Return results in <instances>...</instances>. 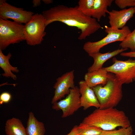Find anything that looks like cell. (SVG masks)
Segmentation results:
<instances>
[{
    "mask_svg": "<svg viewBox=\"0 0 135 135\" xmlns=\"http://www.w3.org/2000/svg\"><path fill=\"white\" fill-rule=\"evenodd\" d=\"M46 20L42 14H34L24 25V32L27 44L34 46L41 43L46 34Z\"/></svg>",
    "mask_w": 135,
    "mask_h": 135,
    "instance_id": "5",
    "label": "cell"
},
{
    "mask_svg": "<svg viewBox=\"0 0 135 135\" xmlns=\"http://www.w3.org/2000/svg\"><path fill=\"white\" fill-rule=\"evenodd\" d=\"M80 96L79 88L75 86L70 89L65 98L53 104L52 108L56 110H61L62 118L69 116L81 107Z\"/></svg>",
    "mask_w": 135,
    "mask_h": 135,
    "instance_id": "8",
    "label": "cell"
},
{
    "mask_svg": "<svg viewBox=\"0 0 135 135\" xmlns=\"http://www.w3.org/2000/svg\"><path fill=\"white\" fill-rule=\"evenodd\" d=\"M113 0H94L92 17L99 22L102 17H105L109 11L108 8L110 6Z\"/></svg>",
    "mask_w": 135,
    "mask_h": 135,
    "instance_id": "18",
    "label": "cell"
},
{
    "mask_svg": "<svg viewBox=\"0 0 135 135\" xmlns=\"http://www.w3.org/2000/svg\"><path fill=\"white\" fill-rule=\"evenodd\" d=\"M78 135H100L102 130L99 128L82 122L77 126Z\"/></svg>",
    "mask_w": 135,
    "mask_h": 135,
    "instance_id": "19",
    "label": "cell"
},
{
    "mask_svg": "<svg viewBox=\"0 0 135 135\" xmlns=\"http://www.w3.org/2000/svg\"><path fill=\"white\" fill-rule=\"evenodd\" d=\"M26 128L27 135H44L46 132L44 123L38 121L32 112L29 113Z\"/></svg>",
    "mask_w": 135,
    "mask_h": 135,
    "instance_id": "15",
    "label": "cell"
},
{
    "mask_svg": "<svg viewBox=\"0 0 135 135\" xmlns=\"http://www.w3.org/2000/svg\"><path fill=\"white\" fill-rule=\"evenodd\" d=\"M41 1L40 0H33L32 2L33 7H35L40 5L41 4Z\"/></svg>",
    "mask_w": 135,
    "mask_h": 135,
    "instance_id": "27",
    "label": "cell"
},
{
    "mask_svg": "<svg viewBox=\"0 0 135 135\" xmlns=\"http://www.w3.org/2000/svg\"><path fill=\"white\" fill-rule=\"evenodd\" d=\"M42 1L46 4H50L53 2V1L52 0H43Z\"/></svg>",
    "mask_w": 135,
    "mask_h": 135,
    "instance_id": "28",
    "label": "cell"
},
{
    "mask_svg": "<svg viewBox=\"0 0 135 135\" xmlns=\"http://www.w3.org/2000/svg\"><path fill=\"white\" fill-rule=\"evenodd\" d=\"M112 62V64L104 68L108 72L114 74L122 84L135 80V60H121L113 58Z\"/></svg>",
    "mask_w": 135,
    "mask_h": 135,
    "instance_id": "7",
    "label": "cell"
},
{
    "mask_svg": "<svg viewBox=\"0 0 135 135\" xmlns=\"http://www.w3.org/2000/svg\"><path fill=\"white\" fill-rule=\"evenodd\" d=\"M131 126L127 128H122L118 130L109 131L102 130L100 135H134Z\"/></svg>",
    "mask_w": 135,
    "mask_h": 135,
    "instance_id": "22",
    "label": "cell"
},
{
    "mask_svg": "<svg viewBox=\"0 0 135 135\" xmlns=\"http://www.w3.org/2000/svg\"><path fill=\"white\" fill-rule=\"evenodd\" d=\"M116 4L122 10L127 7H134L135 6V0H116Z\"/></svg>",
    "mask_w": 135,
    "mask_h": 135,
    "instance_id": "23",
    "label": "cell"
},
{
    "mask_svg": "<svg viewBox=\"0 0 135 135\" xmlns=\"http://www.w3.org/2000/svg\"><path fill=\"white\" fill-rule=\"evenodd\" d=\"M11 98L12 96L9 93L7 92H2L0 95V104L8 103Z\"/></svg>",
    "mask_w": 135,
    "mask_h": 135,
    "instance_id": "24",
    "label": "cell"
},
{
    "mask_svg": "<svg viewBox=\"0 0 135 135\" xmlns=\"http://www.w3.org/2000/svg\"><path fill=\"white\" fill-rule=\"evenodd\" d=\"M127 49L121 48L112 52L103 53L99 52L88 54L93 58L94 62L92 65L88 68V72H92L102 68L103 64L107 60Z\"/></svg>",
    "mask_w": 135,
    "mask_h": 135,
    "instance_id": "13",
    "label": "cell"
},
{
    "mask_svg": "<svg viewBox=\"0 0 135 135\" xmlns=\"http://www.w3.org/2000/svg\"><path fill=\"white\" fill-rule=\"evenodd\" d=\"M108 77V72L104 68H102L86 73L84 76V80L88 86L92 88L99 85H104L107 82Z\"/></svg>",
    "mask_w": 135,
    "mask_h": 135,
    "instance_id": "14",
    "label": "cell"
},
{
    "mask_svg": "<svg viewBox=\"0 0 135 135\" xmlns=\"http://www.w3.org/2000/svg\"><path fill=\"white\" fill-rule=\"evenodd\" d=\"M78 84L81 107L84 110L92 107L100 108V103L92 89L88 86L84 80L80 81Z\"/></svg>",
    "mask_w": 135,
    "mask_h": 135,
    "instance_id": "12",
    "label": "cell"
},
{
    "mask_svg": "<svg viewBox=\"0 0 135 135\" xmlns=\"http://www.w3.org/2000/svg\"><path fill=\"white\" fill-rule=\"evenodd\" d=\"M12 56L10 53L5 55L3 53L2 50L0 49V67L4 72L2 74L4 77L11 78L14 80H16L17 77L12 72H18L19 70L16 67L12 66L9 62V60Z\"/></svg>",
    "mask_w": 135,
    "mask_h": 135,
    "instance_id": "16",
    "label": "cell"
},
{
    "mask_svg": "<svg viewBox=\"0 0 135 135\" xmlns=\"http://www.w3.org/2000/svg\"><path fill=\"white\" fill-rule=\"evenodd\" d=\"M106 36L95 42L88 41L84 44L83 49L88 54L100 52V49L107 44L115 42H122L131 32L128 26H125L121 29H116L105 26Z\"/></svg>",
    "mask_w": 135,
    "mask_h": 135,
    "instance_id": "6",
    "label": "cell"
},
{
    "mask_svg": "<svg viewBox=\"0 0 135 135\" xmlns=\"http://www.w3.org/2000/svg\"><path fill=\"white\" fill-rule=\"evenodd\" d=\"M94 0H80L77 6L78 9L86 16L92 17Z\"/></svg>",
    "mask_w": 135,
    "mask_h": 135,
    "instance_id": "20",
    "label": "cell"
},
{
    "mask_svg": "<svg viewBox=\"0 0 135 135\" xmlns=\"http://www.w3.org/2000/svg\"><path fill=\"white\" fill-rule=\"evenodd\" d=\"M121 48L130 49L135 52V28L119 44Z\"/></svg>",
    "mask_w": 135,
    "mask_h": 135,
    "instance_id": "21",
    "label": "cell"
},
{
    "mask_svg": "<svg viewBox=\"0 0 135 135\" xmlns=\"http://www.w3.org/2000/svg\"><path fill=\"white\" fill-rule=\"evenodd\" d=\"M135 13L133 7L120 10H112L108 12L110 27L121 29L125 26L128 21L134 16Z\"/></svg>",
    "mask_w": 135,
    "mask_h": 135,
    "instance_id": "11",
    "label": "cell"
},
{
    "mask_svg": "<svg viewBox=\"0 0 135 135\" xmlns=\"http://www.w3.org/2000/svg\"><path fill=\"white\" fill-rule=\"evenodd\" d=\"M82 122L105 131L114 130L118 127L127 128L131 126L124 112L114 108H96L86 117Z\"/></svg>",
    "mask_w": 135,
    "mask_h": 135,
    "instance_id": "2",
    "label": "cell"
},
{
    "mask_svg": "<svg viewBox=\"0 0 135 135\" xmlns=\"http://www.w3.org/2000/svg\"><path fill=\"white\" fill-rule=\"evenodd\" d=\"M46 20V26L53 22H59L80 30L78 39H86L88 36L102 28L97 20L87 16L78 9L77 6L68 7L58 5L42 12Z\"/></svg>",
    "mask_w": 135,
    "mask_h": 135,
    "instance_id": "1",
    "label": "cell"
},
{
    "mask_svg": "<svg viewBox=\"0 0 135 135\" xmlns=\"http://www.w3.org/2000/svg\"><path fill=\"white\" fill-rule=\"evenodd\" d=\"M24 26L16 22L0 18V49L4 50L10 44L25 40Z\"/></svg>",
    "mask_w": 135,
    "mask_h": 135,
    "instance_id": "4",
    "label": "cell"
},
{
    "mask_svg": "<svg viewBox=\"0 0 135 135\" xmlns=\"http://www.w3.org/2000/svg\"><path fill=\"white\" fill-rule=\"evenodd\" d=\"M74 77V71L72 70L64 74L56 79L54 86L55 91L52 100V104L68 94L70 89L75 86Z\"/></svg>",
    "mask_w": 135,
    "mask_h": 135,
    "instance_id": "10",
    "label": "cell"
},
{
    "mask_svg": "<svg viewBox=\"0 0 135 135\" xmlns=\"http://www.w3.org/2000/svg\"><path fill=\"white\" fill-rule=\"evenodd\" d=\"M34 14L31 11L12 6L5 0L0 1V18L4 20L10 19L19 23L26 24Z\"/></svg>",
    "mask_w": 135,
    "mask_h": 135,
    "instance_id": "9",
    "label": "cell"
},
{
    "mask_svg": "<svg viewBox=\"0 0 135 135\" xmlns=\"http://www.w3.org/2000/svg\"><path fill=\"white\" fill-rule=\"evenodd\" d=\"M122 85L114 74L108 72L106 84L98 85L92 88L100 103L99 108L116 107L122 98Z\"/></svg>",
    "mask_w": 135,
    "mask_h": 135,
    "instance_id": "3",
    "label": "cell"
},
{
    "mask_svg": "<svg viewBox=\"0 0 135 135\" xmlns=\"http://www.w3.org/2000/svg\"><path fill=\"white\" fill-rule=\"evenodd\" d=\"M77 126H74L70 132L66 135H78Z\"/></svg>",
    "mask_w": 135,
    "mask_h": 135,
    "instance_id": "26",
    "label": "cell"
},
{
    "mask_svg": "<svg viewBox=\"0 0 135 135\" xmlns=\"http://www.w3.org/2000/svg\"><path fill=\"white\" fill-rule=\"evenodd\" d=\"M122 56L130 57H135V52L130 51L129 52H123L120 54Z\"/></svg>",
    "mask_w": 135,
    "mask_h": 135,
    "instance_id": "25",
    "label": "cell"
},
{
    "mask_svg": "<svg viewBox=\"0 0 135 135\" xmlns=\"http://www.w3.org/2000/svg\"><path fill=\"white\" fill-rule=\"evenodd\" d=\"M133 8H134V10L135 12V6L134 7H133Z\"/></svg>",
    "mask_w": 135,
    "mask_h": 135,
    "instance_id": "29",
    "label": "cell"
},
{
    "mask_svg": "<svg viewBox=\"0 0 135 135\" xmlns=\"http://www.w3.org/2000/svg\"><path fill=\"white\" fill-rule=\"evenodd\" d=\"M5 131L7 135H27L26 128L21 121L15 118L7 120Z\"/></svg>",
    "mask_w": 135,
    "mask_h": 135,
    "instance_id": "17",
    "label": "cell"
}]
</instances>
